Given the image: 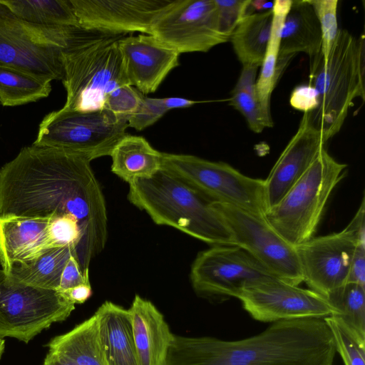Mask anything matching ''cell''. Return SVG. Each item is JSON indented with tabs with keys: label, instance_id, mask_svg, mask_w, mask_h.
Instances as JSON below:
<instances>
[{
	"label": "cell",
	"instance_id": "obj_16",
	"mask_svg": "<svg viewBox=\"0 0 365 365\" xmlns=\"http://www.w3.org/2000/svg\"><path fill=\"white\" fill-rule=\"evenodd\" d=\"M80 27L107 36L151 34L159 15L173 0H70Z\"/></svg>",
	"mask_w": 365,
	"mask_h": 365
},
{
	"label": "cell",
	"instance_id": "obj_15",
	"mask_svg": "<svg viewBox=\"0 0 365 365\" xmlns=\"http://www.w3.org/2000/svg\"><path fill=\"white\" fill-rule=\"evenodd\" d=\"M237 298L254 319L262 322L325 318L336 314L335 308L324 296L274 276L247 285Z\"/></svg>",
	"mask_w": 365,
	"mask_h": 365
},
{
	"label": "cell",
	"instance_id": "obj_43",
	"mask_svg": "<svg viewBox=\"0 0 365 365\" xmlns=\"http://www.w3.org/2000/svg\"><path fill=\"white\" fill-rule=\"evenodd\" d=\"M5 350V340L3 338H0V360Z\"/></svg>",
	"mask_w": 365,
	"mask_h": 365
},
{
	"label": "cell",
	"instance_id": "obj_8",
	"mask_svg": "<svg viewBox=\"0 0 365 365\" xmlns=\"http://www.w3.org/2000/svg\"><path fill=\"white\" fill-rule=\"evenodd\" d=\"M161 168L211 202L262 215L268 210L264 180L248 177L224 162L192 155L162 153Z\"/></svg>",
	"mask_w": 365,
	"mask_h": 365
},
{
	"label": "cell",
	"instance_id": "obj_32",
	"mask_svg": "<svg viewBox=\"0 0 365 365\" xmlns=\"http://www.w3.org/2000/svg\"><path fill=\"white\" fill-rule=\"evenodd\" d=\"M311 4L322 33L321 54L327 61L339 32L337 22L338 0H308Z\"/></svg>",
	"mask_w": 365,
	"mask_h": 365
},
{
	"label": "cell",
	"instance_id": "obj_40",
	"mask_svg": "<svg viewBox=\"0 0 365 365\" xmlns=\"http://www.w3.org/2000/svg\"><path fill=\"white\" fill-rule=\"evenodd\" d=\"M71 302L83 304L91 297L92 289L91 284H82L61 292Z\"/></svg>",
	"mask_w": 365,
	"mask_h": 365
},
{
	"label": "cell",
	"instance_id": "obj_36",
	"mask_svg": "<svg viewBox=\"0 0 365 365\" xmlns=\"http://www.w3.org/2000/svg\"><path fill=\"white\" fill-rule=\"evenodd\" d=\"M221 32L229 39L235 29L246 16L250 0H215Z\"/></svg>",
	"mask_w": 365,
	"mask_h": 365
},
{
	"label": "cell",
	"instance_id": "obj_3",
	"mask_svg": "<svg viewBox=\"0 0 365 365\" xmlns=\"http://www.w3.org/2000/svg\"><path fill=\"white\" fill-rule=\"evenodd\" d=\"M128 199L157 225L174 227L212 246L235 245L212 203L162 168L130 183Z\"/></svg>",
	"mask_w": 365,
	"mask_h": 365
},
{
	"label": "cell",
	"instance_id": "obj_31",
	"mask_svg": "<svg viewBox=\"0 0 365 365\" xmlns=\"http://www.w3.org/2000/svg\"><path fill=\"white\" fill-rule=\"evenodd\" d=\"M51 83L42 81L14 68L0 65V103L16 106L37 101L51 91Z\"/></svg>",
	"mask_w": 365,
	"mask_h": 365
},
{
	"label": "cell",
	"instance_id": "obj_39",
	"mask_svg": "<svg viewBox=\"0 0 365 365\" xmlns=\"http://www.w3.org/2000/svg\"><path fill=\"white\" fill-rule=\"evenodd\" d=\"M365 287V243H357L353 255L347 283Z\"/></svg>",
	"mask_w": 365,
	"mask_h": 365
},
{
	"label": "cell",
	"instance_id": "obj_29",
	"mask_svg": "<svg viewBox=\"0 0 365 365\" xmlns=\"http://www.w3.org/2000/svg\"><path fill=\"white\" fill-rule=\"evenodd\" d=\"M326 298L336 310L331 317L365 346V287L348 282Z\"/></svg>",
	"mask_w": 365,
	"mask_h": 365
},
{
	"label": "cell",
	"instance_id": "obj_5",
	"mask_svg": "<svg viewBox=\"0 0 365 365\" xmlns=\"http://www.w3.org/2000/svg\"><path fill=\"white\" fill-rule=\"evenodd\" d=\"M121 37L88 31L63 50L61 81L66 91L63 110H101L110 92L128 85L118 48Z\"/></svg>",
	"mask_w": 365,
	"mask_h": 365
},
{
	"label": "cell",
	"instance_id": "obj_2",
	"mask_svg": "<svg viewBox=\"0 0 365 365\" xmlns=\"http://www.w3.org/2000/svg\"><path fill=\"white\" fill-rule=\"evenodd\" d=\"M324 318L282 320L240 340L174 334L164 365H333Z\"/></svg>",
	"mask_w": 365,
	"mask_h": 365
},
{
	"label": "cell",
	"instance_id": "obj_35",
	"mask_svg": "<svg viewBox=\"0 0 365 365\" xmlns=\"http://www.w3.org/2000/svg\"><path fill=\"white\" fill-rule=\"evenodd\" d=\"M169 110L165 98L144 96L135 112L129 118L128 127L141 131L153 125Z\"/></svg>",
	"mask_w": 365,
	"mask_h": 365
},
{
	"label": "cell",
	"instance_id": "obj_38",
	"mask_svg": "<svg viewBox=\"0 0 365 365\" xmlns=\"http://www.w3.org/2000/svg\"><path fill=\"white\" fill-rule=\"evenodd\" d=\"M88 283L89 277L83 274L78 261L72 255L63 270L58 291L63 292L76 286Z\"/></svg>",
	"mask_w": 365,
	"mask_h": 365
},
{
	"label": "cell",
	"instance_id": "obj_9",
	"mask_svg": "<svg viewBox=\"0 0 365 365\" xmlns=\"http://www.w3.org/2000/svg\"><path fill=\"white\" fill-rule=\"evenodd\" d=\"M128 120L103 108L69 111L63 108L47 114L39 124L33 145L62 149L92 161L110 156L125 135Z\"/></svg>",
	"mask_w": 365,
	"mask_h": 365
},
{
	"label": "cell",
	"instance_id": "obj_10",
	"mask_svg": "<svg viewBox=\"0 0 365 365\" xmlns=\"http://www.w3.org/2000/svg\"><path fill=\"white\" fill-rule=\"evenodd\" d=\"M74 309L75 304L59 291L19 282L0 269V338L28 344Z\"/></svg>",
	"mask_w": 365,
	"mask_h": 365
},
{
	"label": "cell",
	"instance_id": "obj_21",
	"mask_svg": "<svg viewBox=\"0 0 365 365\" xmlns=\"http://www.w3.org/2000/svg\"><path fill=\"white\" fill-rule=\"evenodd\" d=\"M321 49L320 26L311 4L308 0H292L282 31L277 79L297 53H304L312 59L321 53Z\"/></svg>",
	"mask_w": 365,
	"mask_h": 365
},
{
	"label": "cell",
	"instance_id": "obj_34",
	"mask_svg": "<svg viewBox=\"0 0 365 365\" xmlns=\"http://www.w3.org/2000/svg\"><path fill=\"white\" fill-rule=\"evenodd\" d=\"M145 96L130 85H123L106 97L103 108L116 116L128 120L135 112Z\"/></svg>",
	"mask_w": 365,
	"mask_h": 365
},
{
	"label": "cell",
	"instance_id": "obj_18",
	"mask_svg": "<svg viewBox=\"0 0 365 365\" xmlns=\"http://www.w3.org/2000/svg\"><path fill=\"white\" fill-rule=\"evenodd\" d=\"M326 141L304 113L297 132L264 180L268 209L277 204L311 166Z\"/></svg>",
	"mask_w": 365,
	"mask_h": 365
},
{
	"label": "cell",
	"instance_id": "obj_4",
	"mask_svg": "<svg viewBox=\"0 0 365 365\" xmlns=\"http://www.w3.org/2000/svg\"><path fill=\"white\" fill-rule=\"evenodd\" d=\"M309 83L318 93L317 108L307 113L327 142L341 130L353 101H364V40L339 29L327 61L311 59Z\"/></svg>",
	"mask_w": 365,
	"mask_h": 365
},
{
	"label": "cell",
	"instance_id": "obj_7",
	"mask_svg": "<svg viewBox=\"0 0 365 365\" xmlns=\"http://www.w3.org/2000/svg\"><path fill=\"white\" fill-rule=\"evenodd\" d=\"M347 165L324 148L279 202L264 215L269 224L296 247L313 237L327 200L344 178Z\"/></svg>",
	"mask_w": 365,
	"mask_h": 365
},
{
	"label": "cell",
	"instance_id": "obj_33",
	"mask_svg": "<svg viewBox=\"0 0 365 365\" xmlns=\"http://www.w3.org/2000/svg\"><path fill=\"white\" fill-rule=\"evenodd\" d=\"M334 338L336 351L345 365H365V346L359 344L334 317L324 318Z\"/></svg>",
	"mask_w": 365,
	"mask_h": 365
},
{
	"label": "cell",
	"instance_id": "obj_25",
	"mask_svg": "<svg viewBox=\"0 0 365 365\" xmlns=\"http://www.w3.org/2000/svg\"><path fill=\"white\" fill-rule=\"evenodd\" d=\"M72 255L76 258L73 247H53L32 261L12 266L5 274L28 285L58 290L63 270Z\"/></svg>",
	"mask_w": 365,
	"mask_h": 365
},
{
	"label": "cell",
	"instance_id": "obj_14",
	"mask_svg": "<svg viewBox=\"0 0 365 365\" xmlns=\"http://www.w3.org/2000/svg\"><path fill=\"white\" fill-rule=\"evenodd\" d=\"M150 35L180 54L207 52L229 41L220 31L215 0H173L155 21Z\"/></svg>",
	"mask_w": 365,
	"mask_h": 365
},
{
	"label": "cell",
	"instance_id": "obj_26",
	"mask_svg": "<svg viewBox=\"0 0 365 365\" xmlns=\"http://www.w3.org/2000/svg\"><path fill=\"white\" fill-rule=\"evenodd\" d=\"M272 20V10L254 13L244 16L235 29L230 41L242 66H261L270 37Z\"/></svg>",
	"mask_w": 365,
	"mask_h": 365
},
{
	"label": "cell",
	"instance_id": "obj_42",
	"mask_svg": "<svg viewBox=\"0 0 365 365\" xmlns=\"http://www.w3.org/2000/svg\"><path fill=\"white\" fill-rule=\"evenodd\" d=\"M43 365H69L64 361L59 359L54 354L48 352L46 354Z\"/></svg>",
	"mask_w": 365,
	"mask_h": 365
},
{
	"label": "cell",
	"instance_id": "obj_24",
	"mask_svg": "<svg viewBox=\"0 0 365 365\" xmlns=\"http://www.w3.org/2000/svg\"><path fill=\"white\" fill-rule=\"evenodd\" d=\"M110 156L112 173L128 184L138 178H150L161 169L162 153L142 136L128 133L116 143Z\"/></svg>",
	"mask_w": 365,
	"mask_h": 365
},
{
	"label": "cell",
	"instance_id": "obj_11",
	"mask_svg": "<svg viewBox=\"0 0 365 365\" xmlns=\"http://www.w3.org/2000/svg\"><path fill=\"white\" fill-rule=\"evenodd\" d=\"M364 196L352 220L341 231L312 237L295 247L303 282L327 297L347 283L357 243H365Z\"/></svg>",
	"mask_w": 365,
	"mask_h": 365
},
{
	"label": "cell",
	"instance_id": "obj_22",
	"mask_svg": "<svg viewBox=\"0 0 365 365\" xmlns=\"http://www.w3.org/2000/svg\"><path fill=\"white\" fill-rule=\"evenodd\" d=\"M95 314L108 365H140L128 309L106 301Z\"/></svg>",
	"mask_w": 365,
	"mask_h": 365
},
{
	"label": "cell",
	"instance_id": "obj_12",
	"mask_svg": "<svg viewBox=\"0 0 365 365\" xmlns=\"http://www.w3.org/2000/svg\"><path fill=\"white\" fill-rule=\"evenodd\" d=\"M212 203L229 228L235 246L246 251L275 277L294 285L303 282L295 247L286 241L264 215Z\"/></svg>",
	"mask_w": 365,
	"mask_h": 365
},
{
	"label": "cell",
	"instance_id": "obj_13",
	"mask_svg": "<svg viewBox=\"0 0 365 365\" xmlns=\"http://www.w3.org/2000/svg\"><path fill=\"white\" fill-rule=\"evenodd\" d=\"M270 276L264 267L235 245H216L199 252L190 274L195 293L214 300L237 298L247 285Z\"/></svg>",
	"mask_w": 365,
	"mask_h": 365
},
{
	"label": "cell",
	"instance_id": "obj_1",
	"mask_svg": "<svg viewBox=\"0 0 365 365\" xmlns=\"http://www.w3.org/2000/svg\"><path fill=\"white\" fill-rule=\"evenodd\" d=\"M71 215L82 241L76 259L89 277L93 257L104 249L108 217L101 187L84 157L31 145L0 168V217L48 218Z\"/></svg>",
	"mask_w": 365,
	"mask_h": 365
},
{
	"label": "cell",
	"instance_id": "obj_30",
	"mask_svg": "<svg viewBox=\"0 0 365 365\" xmlns=\"http://www.w3.org/2000/svg\"><path fill=\"white\" fill-rule=\"evenodd\" d=\"M259 68L254 65L242 66L230 98V105L243 115L250 129L255 133L273 126V121L267 119L258 100L256 83Z\"/></svg>",
	"mask_w": 365,
	"mask_h": 365
},
{
	"label": "cell",
	"instance_id": "obj_23",
	"mask_svg": "<svg viewBox=\"0 0 365 365\" xmlns=\"http://www.w3.org/2000/svg\"><path fill=\"white\" fill-rule=\"evenodd\" d=\"M48 352L69 365H108L94 313L69 331L51 339Z\"/></svg>",
	"mask_w": 365,
	"mask_h": 365
},
{
	"label": "cell",
	"instance_id": "obj_19",
	"mask_svg": "<svg viewBox=\"0 0 365 365\" xmlns=\"http://www.w3.org/2000/svg\"><path fill=\"white\" fill-rule=\"evenodd\" d=\"M53 218L0 217V265L4 273L58 247L51 228Z\"/></svg>",
	"mask_w": 365,
	"mask_h": 365
},
{
	"label": "cell",
	"instance_id": "obj_37",
	"mask_svg": "<svg viewBox=\"0 0 365 365\" xmlns=\"http://www.w3.org/2000/svg\"><path fill=\"white\" fill-rule=\"evenodd\" d=\"M318 103V93L309 83L296 86L290 95V106L303 113L312 112L317 108Z\"/></svg>",
	"mask_w": 365,
	"mask_h": 365
},
{
	"label": "cell",
	"instance_id": "obj_20",
	"mask_svg": "<svg viewBox=\"0 0 365 365\" xmlns=\"http://www.w3.org/2000/svg\"><path fill=\"white\" fill-rule=\"evenodd\" d=\"M128 309L140 365H164L174 336L164 316L138 294Z\"/></svg>",
	"mask_w": 365,
	"mask_h": 365
},
{
	"label": "cell",
	"instance_id": "obj_28",
	"mask_svg": "<svg viewBox=\"0 0 365 365\" xmlns=\"http://www.w3.org/2000/svg\"><path fill=\"white\" fill-rule=\"evenodd\" d=\"M19 18L31 24L81 28L70 0H1Z\"/></svg>",
	"mask_w": 365,
	"mask_h": 365
},
{
	"label": "cell",
	"instance_id": "obj_17",
	"mask_svg": "<svg viewBox=\"0 0 365 365\" xmlns=\"http://www.w3.org/2000/svg\"><path fill=\"white\" fill-rule=\"evenodd\" d=\"M118 48L128 84L144 96L155 92L180 64V54L150 34L121 37Z\"/></svg>",
	"mask_w": 365,
	"mask_h": 365
},
{
	"label": "cell",
	"instance_id": "obj_6",
	"mask_svg": "<svg viewBox=\"0 0 365 365\" xmlns=\"http://www.w3.org/2000/svg\"><path fill=\"white\" fill-rule=\"evenodd\" d=\"M86 30L41 26L16 16L0 0V65L42 81L63 78V51Z\"/></svg>",
	"mask_w": 365,
	"mask_h": 365
},
{
	"label": "cell",
	"instance_id": "obj_41",
	"mask_svg": "<svg viewBox=\"0 0 365 365\" xmlns=\"http://www.w3.org/2000/svg\"><path fill=\"white\" fill-rule=\"evenodd\" d=\"M165 101L170 110L175 108H188L199 103L198 101L180 97H168L165 98Z\"/></svg>",
	"mask_w": 365,
	"mask_h": 365
},
{
	"label": "cell",
	"instance_id": "obj_27",
	"mask_svg": "<svg viewBox=\"0 0 365 365\" xmlns=\"http://www.w3.org/2000/svg\"><path fill=\"white\" fill-rule=\"evenodd\" d=\"M292 0H275L272 7V20L269 40L257 76L256 89L262 110L269 121L270 98L278 81L277 63L279 57L281 35L284 21L291 8Z\"/></svg>",
	"mask_w": 365,
	"mask_h": 365
}]
</instances>
